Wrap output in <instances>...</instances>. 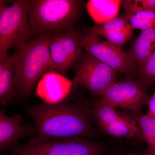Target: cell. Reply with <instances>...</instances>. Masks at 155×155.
<instances>
[{"label":"cell","instance_id":"cell-13","mask_svg":"<svg viewBox=\"0 0 155 155\" xmlns=\"http://www.w3.org/2000/svg\"><path fill=\"white\" fill-rule=\"evenodd\" d=\"M16 58L14 53L0 61V103L3 107L12 103L17 94L14 78Z\"/></svg>","mask_w":155,"mask_h":155},{"label":"cell","instance_id":"cell-5","mask_svg":"<svg viewBox=\"0 0 155 155\" xmlns=\"http://www.w3.org/2000/svg\"><path fill=\"white\" fill-rule=\"evenodd\" d=\"M105 145L84 137L51 141L37 136L19 148L15 155H103Z\"/></svg>","mask_w":155,"mask_h":155},{"label":"cell","instance_id":"cell-11","mask_svg":"<svg viewBox=\"0 0 155 155\" xmlns=\"http://www.w3.org/2000/svg\"><path fill=\"white\" fill-rule=\"evenodd\" d=\"M72 81L54 71L47 72L39 81L36 92L46 103L62 101L72 87Z\"/></svg>","mask_w":155,"mask_h":155},{"label":"cell","instance_id":"cell-3","mask_svg":"<svg viewBox=\"0 0 155 155\" xmlns=\"http://www.w3.org/2000/svg\"><path fill=\"white\" fill-rule=\"evenodd\" d=\"M83 7V1L79 0H30L28 20L33 34H53L72 29Z\"/></svg>","mask_w":155,"mask_h":155},{"label":"cell","instance_id":"cell-7","mask_svg":"<svg viewBox=\"0 0 155 155\" xmlns=\"http://www.w3.org/2000/svg\"><path fill=\"white\" fill-rule=\"evenodd\" d=\"M117 72L88 52L84 54L75 68L74 85H83L91 94L101 96L116 82Z\"/></svg>","mask_w":155,"mask_h":155},{"label":"cell","instance_id":"cell-6","mask_svg":"<svg viewBox=\"0 0 155 155\" xmlns=\"http://www.w3.org/2000/svg\"><path fill=\"white\" fill-rule=\"evenodd\" d=\"M84 35L74 28L51 35L48 46L53 71L65 75L80 61Z\"/></svg>","mask_w":155,"mask_h":155},{"label":"cell","instance_id":"cell-24","mask_svg":"<svg viewBox=\"0 0 155 155\" xmlns=\"http://www.w3.org/2000/svg\"><path fill=\"white\" fill-rule=\"evenodd\" d=\"M111 155H140L138 153H120Z\"/></svg>","mask_w":155,"mask_h":155},{"label":"cell","instance_id":"cell-21","mask_svg":"<svg viewBox=\"0 0 155 155\" xmlns=\"http://www.w3.org/2000/svg\"><path fill=\"white\" fill-rule=\"evenodd\" d=\"M122 5L127 18L137 11L155 12V0H124Z\"/></svg>","mask_w":155,"mask_h":155},{"label":"cell","instance_id":"cell-12","mask_svg":"<svg viewBox=\"0 0 155 155\" xmlns=\"http://www.w3.org/2000/svg\"><path fill=\"white\" fill-rule=\"evenodd\" d=\"M22 118L19 114L8 116L0 111V150L5 149L23 137L32 134L35 127L22 125Z\"/></svg>","mask_w":155,"mask_h":155},{"label":"cell","instance_id":"cell-22","mask_svg":"<svg viewBox=\"0 0 155 155\" xmlns=\"http://www.w3.org/2000/svg\"><path fill=\"white\" fill-rule=\"evenodd\" d=\"M147 105L148 106V110L145 115L155 118V91L151 96L150 97Z\"/></svg>","mask_w":155,"mask_h":155},{"label":"cell","instance_id":"cell-2","mask_svg":"<svg viewBox=\"0 0 155 155\" xmlns=\"http://www.w3.org/2000/svg\"><path fill=\"white\" fill-rule=\"evenodd\" d=\"M52 34L38 35L16 47L14 78L17 94L23 99L31 94L35 84L51 66L49 40Z\"/></svg>","mask_w":155,"mask_h":155},{"label":"cell","instance_id":"cell-19","mask_svg":"<svg viewBox=\"0 0 155 155\" xmlns=\"http://www.w3.org/2000/svg\"><path fill=\"white\" fill-rule=\"evenodd\" d=\"M137 81L147 89L155 84V49L137 67Z\"/></svg>","mask_w":155,"mask_h":155},{"label":"cell","instance_id":"cell-14","mask_svg":"<svg viewBox=\"0 0 155 155\" xmlns=\"http://www.w3.org/2000/svg\"><path fill=\"white\" fill-rule=\"evenodd\" d=\"M122 1L90 0L86 4V8L95 25H101L117 17Z\"/></svg>","mask_w":155,"mask_h":155},{"label":"cell","instance_id":"cell-9","mask_svg":"<svg viewBox=\"0 0 155 155\" xmlns=\"http://www.w3.org/2000/svg\"><path fill=\"white\" fill-rule=\"evenodd\" d=\"M147 89L137 81L127 78L115 82L101 96V101L113 107H121L139 113L147 105L150 97Z\"/></svg>","mask_w":155,"mask_h":155},{"label":"cell","instance_id":"cell-8","mask_svg":"<svg viewBox=\"0 0 155 155\" xmlns=\"http://www.w3.org/2000/svg\"><path fill=\"white\" fill-rule=\"evenodd\" d=\"M83 48L87 52L117 72L130 78L137 73V66L128 53L107 41H102L99 36L85 35Z\"/></svg>","mask_w":155,"mask_h":155},{"label":"cell","instance_id":"cell-20","mask_svg":"<svg viewBox=\"0 0 155 155\" xmlns=\"http://www.w3.org/2000/svg\"><path fill=\"white\" fill-rule=\"evenodd\" d=\"M133 29L141 31L155 28V12L139 11L127 18Z\"/></svg>","mask_w":155,"mask_h":155},{"label":"cell","instance_id":"cell-10","mask_svg":"<svg viewBox=\"0 0 155 155\" xmlns=\"http://www.w3.org/2000/svg\"><path fill=\"white\" fill-rule=\"evenodd\" d=\"M133 28L124 14L108 22L95 25L88 33L105 38L112 44L122 48L125 43L133 37Z\"/></svg>","mask_w":155,"mask_h":155},{"label":"cell","instance_id":"cell-15","mask_svg":"<svg viewBox=\"0 0 155 155\" xmlns=\"http://www.w3.org/2000/svg\"><path fill=\"white\" fill-rule=\"evenodd\" d=\"M155 49V28L143 31L132 43L128 54L137 67Z\"/></svg>","mask_w":155,"mask_h":155},{"label":"cell","instance_id":"cell-16","mask_svg":"<svg viewBox=\"0 0 155 155\" xmlns=\"http://www.w3.org/2000/svg\"><path fill=\"white\" fill-rule=\"evenodd\" d=\"M98 126L104 133L115 137L133 138L137 137L140 132L139 127L135 121L127 116L117 122Z\"/></svg>","mask_w":155,"mask_h":155},{"label":"cell","instance_id":"cell-18","mask_svg":"<svg viewBox=\"0 0 155 155\" xmlns=\"http://www.w3.org/2000/svg\"><path fill=\"white\" fill-rule=\"evenodd\" d=\"M115 109L100 101L96 103L91 110V116L96 120L98 126L110 124L124 119L126 115L117 113Z\"/></svg>","mask_w":155,"mask_h":155},{"label":"cell","instance_id":"cell-17","mask_svg":"<svg viewBox=\"0 0 155 155\" xmlns=\"http://www.w3.org/2000/svg\"><path fill=\"white\" fill-rule=\"evenodd\" d=\"M138 114H136L134 119H132L139 127L137 137L140 141L145 142L148 147L155 150V118L142 115L139 112Z\"/></svg>","mask_w":155,"mask_h":155},{"label":"cell","instance_id":"cell-23","mask_svg":"<svg viewBox=\"0 0 155 155\" xmlns=\"http://www.w3.org/2000/svg\"><path fill=\"white\" fill-rule=\"evenodd\" d=\"M142 155H155V150L147 147L144 150Z\"/></svg>","mask_w":155,"mask_h":155},{"label":"cell","instance_id":"cell-1","mask_svg":"<svg viewBox=\"0 0 155 155\" xmlns=\"http://www.w3.org/2000/svg\"><path fill=\"white\" fill-rule=\"evenodd\" d=\"M91 110L84 103L62 101L41 103L31 107L28 113L40 137L69 139L95 135Z\"/></svg>","mask_w":155,"mask_h":155},{"label":"cell","instance_id":"cell-4","mask_svg":"<svg viewBox=\"0 0 155 155\" xmlns=\"http://www.w3.org/2000/svg\"><path fill=\"white\" fill-rule=\"evenodd\" d=\"M0 61L11 48L30 40L33 35L28 20L30 0H17L7 6L0 1Z\"/></svg>","mask_w":155,"mask_h":155}]
</instances>
